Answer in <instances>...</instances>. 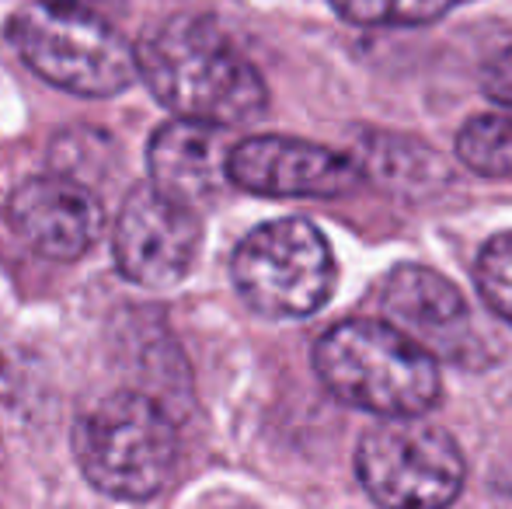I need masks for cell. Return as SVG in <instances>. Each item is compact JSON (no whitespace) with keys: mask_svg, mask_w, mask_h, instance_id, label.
I'll return each instance as SVG.
<instances>
[{"mask_svg":"<svg viewBox=\"0 0 512 509\" xmlns=\"http://www.w3.org/2000/svg\"><path fill=\"white\" fill-rule=\"evenodd\" d=\"M136 67L157 102L178 119L230 129L258 119L269 105L255 63L220 25L196 14H175L143 32Z\"/></svg>","mask_w":512,"mask_h":509,"instance_id":"obj_1","label":"cell"},{"mask_svg":"<svg viewBox=\"0 0 512 509\" xmlns=\"http://www.w3.org/2000/svg\"><path fill=\"white\" fill-rule=\"evenodd\" d=\"M314 370L338 401L384 419H418L439 398L432 353L398 325L352 318L314 346Z\"/></svg>","mask_w":512,"mask_h":509,"instance_id":"obj_2","label":"cell"},{"mask_svg":"<svg viewBox=\"0 0 512 509\" xmlns=\"http://www.w3.org/2000/svg\"><path fill=\"white\" fill-rule=\"evenodd\" d=\"M14 53L53 88L81 98H112L140 74L136 53L98 14L74 0H35L7 21Z\"/></svg>","mask_w":512,"mask_h":509,"instance_id":"obj_3","label":"cell"},{"mask_svg":"<svg viewBox=\"0 0 512 509\" xmlns=\"http://www.w3.org/2000/svg\"><path fill=\"white\" fill-rule=\"evenodd\" d=\"M74 454L98 492L140 503L164 489L178 461V429L154 398L115 391L74 426Z\"/></svg>","mask_w":512,"mask_h":509,"instance_id":"obj_4","label":"cell"},{"mask_svg":"<svg viewBox=\"0 0 512 509\" xmlns=\"http://www.w3.org/2000/svg\"><path fill=\"white\" fill-rule=\"evenodd\" d=\"M237 293L265 318H307L335 286V258L307 220H272L237 245L230 262Z\"/></svg>","mask_w":512,"mask_h":509,"instance_id":"obj_5","label":"cell"},{"mask_svg":"<svg viewBox=\"0 0 512 509\" xmlns=\"http://www.w3.org/2000/svg\"><path fill=\"white\" fill-rule=\"evenodd\" d=\"M356 471L384 509H446L464 489V457L453 436L418 419H391L359 443Z\"/></svg>","mask_w":512,"mask_h":509,"instance_id":"obj_6","label":"cell"},{"mask_svg":"<svg viewBox=\"0 0 512 509\" xmlns=\"http://www.w3.org/2000/svg\"><path fill=\"white\" fill-rule=\"evenodd\" d=\"M203 227L192 206L164 196L161 189H136L115 220L112 252L126 279L150 290H168L189 276Z\"/></svg>","mask_w":512,"mask_h":509,"instance_id":"obj_7","label":"cell"},{"mask_svg":"<svg viewBox=\"0 0 512 509\" xmlns=\"http://www.w3.org/2000/svg\"><path fill=\"white\" fill-rule=\"evenodd\" d=\"M230 182L255 196H345L363 182L356 161L297 136H248L230 150Z\"/></svg>","mask_w":512,"mask_h":509,"instance_id":"obj_8","label":"cell"},{"mask_svg":"<svg viewBox=\"0 0 512 509\" xmlns=\"http://www.w3.org/2000/svg\"><path fill=\"white\" fill-rule=\"evenodd\" d=\"M14 234L39 255L74 262L102 234V203L77 178H32L7 203Z\"/></svg>","mask_w":512,"mask_h":509,"instance_id":"obj_9","label":"cell"},{"mask_svg":"<svg viewBox=\"0 0 512 509\" xmlns=\"http://www.w3.org/2000/svg\"><path fill=\"white\" fill-rule=\"evenodd\" d=\"M230 143L223 126L175 119L161 126L150 140L147 164L154 189L185 206H199L230 182Z\"/></svg>","mask_w":512,"mask_h":509,"instance_id":"obj_10","label":"cell"},{"mask_svg":"<svg viewBox=\"0 0 512 509\" xmlns=\"http://www.w3.org/2000/svg\"><path fill=\"white\" fill-rule=\"evenodd\" d=\"M380 307L391 325L422 346L450 349L467 328V304L460 290L425 265H398L387 276Z\"/></svg>","mask_w":512,"mask_h":509,"instance_id":"obj_11","label":"cell"},{"mask_svg":"<svg viewBox=\"0 0 512 509\" xmlns=\"http://www.w3.org/2000/svg\"><path fill=\"white\" fill-rule=\"evenodd\" d=\"M457 157L488 178H512V116H474L457 133Z\"/></svg>","mask_w":512,"mask_h":509,"instance_id":"obj_12","label":"cell"},{"mask_svg":"<svg viewBox=\"0 0 512 509\" xmlns=\"http://www.w3.org/2000/svg\"><path fill=\"white\" fill-rule=\"evenodd\" d=\"M457 0H331L338 14L366 28H418L439 21Z\"/></svg>","mask_w":512,"mask_h":509,"instance_id":"obj_13","label":"cell"},{"mask_svg":"<svg viewBox=\"0 0 512 509\" xmlns=\"http://www.w3.org/2000/svg\"><path fill=\"white\" fill-rule=\"evenodd\" d=\"M474 279H478L485 304L512 325V234H495L481 248L478 265H474Z\"/></svg>","mask_w":512,"mask_h":509,"instance_id":"obj_14","label":"cell"},{"mask_svg":"<svg viewBox=\"0 0 512 509\" xmlns=\"http://www.w3.org/2000/svg\"><path fill=\"white\" fill-rule=\"evenodd\" d=\"M481 91L492 98L495 105L512 109V46L495 53L481 70Z\"/></svg>","mask_w":512,"mask_h":509,"instance_id":"obj_15","label":"cell"},{"mask_svg":"<svg viewBox=\"0 0 512 509\" xmlns=\"http://www.w3.org/2000/svg\"><path fill=\"white\" fill-rule=\"evenodd\" d=\"M488 492H492L495 509H512V457H509V461H502L499 468H495Z\"/></svg>","mask_w":512,"mask_h":509,"instance_id":"obj_16","label":"cell"},{"mask_svg":"<svg viewBox=\"0 0 512 509\" xmlns=\"http://www.w3.org/2000/svg\"><path fill=\"white\" fill-rule=\"evenodd\" d=\"M74 4H84V7H102L105 0H74Z\"/></svg>","mask_w":512,"mask_h":509,"instance_id":"obj_17","label":"cell"}]
</instances>
